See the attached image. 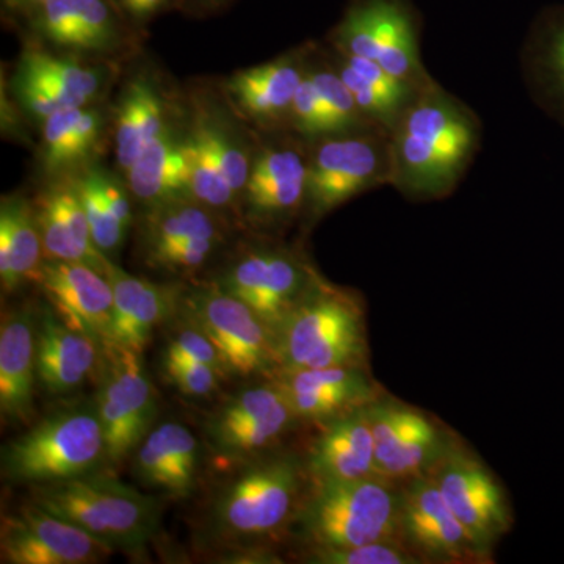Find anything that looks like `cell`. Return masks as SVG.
Listing matches in <instances>:
<instances>
[{
  "label": "cell",
  "instance_id": "cell-1",
  "mask_svg": "<svg viewBox=\"0 0 564 564\" xmlns=\"http://www.w3.org/2000/svg\"><path fill=\"white\" fill-rule=\"evenodd\" d=\"M481 140L484 124L473 107L434 80L389 132L391 187L413 203L448 198L474 165Z\"/></svg>",
  "mask_w": 564,
  "mask_h": 564
},
{
  "label": "cell",
  "instance_id": "cell-2",
  "mask_svg": "<svg viewBox=\"0 0 564 564\" xmlns=\"http://www.w3.org/2000/svg\"><path fill=\"white\" fill-rule=\"evenodd\" d=\"M32 502L79 525L113 551H140L155 536L161 522L158 500L96 470L36 485Z\"/></svg>",
  "mask_w": 564,
  "mask_h": 564
},
{
  "label": "cell",
  "instance_id": "cell-3",
  "mask_svg": "<svg viewBox=\"0 0 564 564\" xmlns=\"http://www.w3.org/2000/svg\"><path fill=\"white\" fill-rule=\"evenodd\" d=\"M281 370L359 367L366 358L358 296L318 280L274 332Z\"/></svg>",
  "mask_w": 564,
  "mask_h": 564
},
{
  "label": "cell",
  "instance_id": "cell-4",
  "mask_svg": "<svg viewBox=\"0 0 564 564\" xmlns=\"http://www.w3.org/2000/svg\"><path fill=\"white\" fill-rule=\"evenodd\" d=\"M384 478L314 484L304 503L303 533L314 547L397 543L402 536L400 496Z\"/></svg>",
  "mask_w": 564,
  "mask_h": 564
},
{
  "label": "cell",
  "instance_id": "cell-5",
  "mask_svg": "<svg viewBox=\"0 0 564 564\" xmlns=\"http://www.w3.org/2000/svg\"><path fill=\"white\" fill-rule=\"evenodd\" d=\"M104 459L106 441L96 406L52 414L2 448L3 475L33 486L95 473Z\"/></svg>",
  "mask_w": 564,
  "mask_h": 564
},
{
  "label": "cell",
  "instance_id": "cell-6",
  "mask_svg": "<svg viewBox=\"0 0 564 564\" xmlns=\"http://www.w3.org/2000/svg\"><path fill=\"white\" fill-rule=\"evenodd\" d=\"M302 484L303 467L295 456L248 464L215 497L210 511L215 538L245 543L270 536L291 518Z\"/></svg>",
  "mask_w": 564,
  "mask_h": 564
},
{
  "label": "cell",
  "instance_id": "cell-7",
  "mask_svg": "<svg viewBox=\"0 0 564 564\" xmlns=\"http://www.w3.org/2000/svg\"><path fill=\"white\" fill-rule=\"evenodd\" d=\"M329 46L372 61L415 87L436 80L422 61V17L413 0H352Z\"/></svg>",
  "mask_w": 564,
  "mask_h": 564
},
{
  "label": "cell",
  "instance_id": "cell-8",
  "mask_svg": "<svg viewBox=\"0 0 564 564\" xmlns=\"http://www.w3.org/2000/svg\"><path fill=\"white\" fill-rule=\"evenodd\" d=\"M391 185L389 133L364 131L311 141L303 215L317 221L356 196Z\"/></svg>",
  "mask_w": 564,
  "mask_h": 564
},
{
  "label": "cell",
  "instance_id": "cell-9",
  "mask_svg": "<svg viewBox=\"0 0 564 564\" xmlns=\"http://www.w3.org/2000/svg\"><path fill=\"white\" fill-rule=\"evenodd\" d=\"M101 388L98 392L107 459L120 463L137 451L154 422L155 391L144 370L143 352L117 343L102 345Z\"/></svg>",
  "mask_w": 564,
  "mask_h": 564
},
{
  "label": "cell",
  "instance_id": "cell-10",
  "mask_svg": "<svg viewBox=\"0 0 564 564\" xmlns=\"http://www.w3.org/2000/svg\"><path fill=\"white\" fill-rule=\"evenodd\" d=\"M185 307L191 323L217 347L228 373L251 377L278 366L273 329L220 285L193 291Z\"/></svg>",
  "mask_w": 564,
  "mask_h": 564
},
{
  "label": "cell",
  "instance_id": "cell-11",
  "mask_svg": "<svg viewBox=\"0 0 564 564\" xmlns=\"http://www.w3.org/2000/svg\"><path fill=\"white\" fill-rule=\"evenodd\" d=\"M321 278L300 252L262 248L237 259L218 285L248 304L274 333Z\"/></svg>",
  "mask_w": 564,
  "mask_h": 564
},
{
  "label": "cell",
  "instance_id": "cell-12",
  "mask_svg": "<svg viewBox=\"0 0 564 564\" xmlns=\"http://www.w3.org/2000/svg\"><path fill=\"white\" fill-rule=\"evenodd\" d=\"M0 551L2 563L9 564H91L115 552L79 525L35 502L3 516Z\"/></svg>",
  "mask_w": 564,
  "mask_h": 564
},
{
  "label": "cell",
  "instance_id": "cell-13",
  "mask_svg": "<svg viewBox=\"0 0 564 564\" xmlns=\"http://www.w3.org/2000/svg\"><path fill=\"white\" fill-rule=\"evenodd\" d=\"M375 444V467L384 480L421 477L447 455L443 433L421 411L400 403L367 404Z\"/></svg>",
  "mask_w": 564,
  "mask_h": 564
},
{
  "label": "cell",
  "instance_id": "cell-14",
  "mask_svg": "<svg viewBox=\"0 0 564 564\" xmlns=\"http://www.w3.org/2000/svg\"><path fill=\"white\" fill-rule=\"evenodd\" d=\"M310 143L288 132L252 161L243 191L248 215L263 225H284L303 214Z\"/></svg>",
  "mask_w": 564,
  "mask_h": 564
},
{
  "label": "cell",
  "instance_id": "cell-15",
  "mask_svg": "<svg viewBox=\"0 0 564 564\" xmlns=\"http://www.w3.org/2000/svg\"><path fill=\"white\" fill-rule=\"evenodd\" d=\"M434 480L456 519L485 555L511 524L510 508L500 486L484 464L458 452L444 456Z\"/></svg>",
  "mask_w": 564,
  "mask_h": 564
},
{
  "label": "cell",
  "instance_id": "cell-16",
  "mask_svg": "<svg viewBox=\"0 0 564 564\" xmlns=\"http://www.w3.org/2000/svg\"><path fill=\"white\" fill-rule=\"evenodd\" d=\"M315 44L296 47L263 65L239 70L226 82V91L248 120L270 132H289L296 91L310 69Z\"/></svg>",
  "mask_w": 564,
  "mask_h": 564
},
{
  "label": "cell",
  "instance_id": "cell-17",
  "mask_svg": "<svg viewBox=\"0 0 564 564\" xmlns=\"http://www.w3.org/2000/svg\"><path fill=\"white\" fill-rule=\"evenodd\" d=\"M39 284L52 310L70 328L109 343L113 326V289L106 274L87 263L44 259Z\"/></svg>",
  "mask_w": 564,
  "mask_h": 564
},
{
  "label": "cell",
  "instance_id": "cell-18",
  "mask_svg": "<svg viewBox=\"0 0 564 564\" xmlns=\"http://www.w3.org/2000/svg\"><path fill=\"white\" fill-rule=\"evenodd\" d=\"M402 536L414 551L444 562L484 558L445 502L434 477H415L400 496Z\"/></svg>",
  "mask_w": 564,
  "mask_h": 564
},
{
  "label": "cell",
  "instance_id": "cell-19",
  "mask_svg": "<svg viewBox=\"0 0 564 564\" xmlns=\"http://www.w3.org/2000/svg\"><path fill=\"white\" fill-rule=\"evenodd\" d=\"M44 259L79 262L106 274L109 258L93 242L76 181H58L33 202Z\"/></svg>",
  "mask_w": 564,
  "mask_h": 564
},
{
  "label": "cell",
  "instance_id": "cell-20",
  "mask_svg": "<svg viewBox=\"0 0 564 564\" xmlns=\"http://www.w3.org/2000/svg\"><path fill=\"white\" fill-rule=\"evenodd\" d=\"M106 276L113 289L111 343L143 352L154 329L177 307L180 291L172 285L133 276L117 263L107 262Z\"/></svg>",
  "mask_w": 564,
  "mask_h": 564
},
{
  "label": "cell",
  "instance_id": "cell-21",
  "mask_svg": "<svg viewBox=\"0 0 564 564\" xmlns=\"http://www.w3.org/2000/svg\"><path fill=\"white\" fill-rule=\"evenodd\" d=\"M102 344L43 311L36 333V377L51 393L74 391L101 366Z\"/></svg>",
  "mask_w": 564,
  "mask_h": 564
},
{
  "label": "cell",
  "instance_id": "cell-22",
  "mask_svg": "<svg viewBox=\"0 0 564 564\" xmlns=\"http://www.w3.org/2000/svg\"><path fill=\"white\" fill-rule=\"evenodd\" d=\"M307 473L314 484L358 480L377 475L367 404L332 419L311 448Z\"/></svg>",
  "mask_w": 564,
  "mask_h": 564
},
{
  "label": "cell",
  "instance_id": "cell-23",
  "mask_svg": "<svg viewBox=\"0 0 564 564\" xmlns=\"http://www.w3.org/2000/svg\"><path fill=\"white\" fill-rule=\"evenodd\" d=\"M35 318L31 310L3 315L0 328V411L10 421H28L33 413L36 377Z\"/></svg>",
  "mask_w": 564,
  "mask_h": 564
},
{
  "label": "cell",
  "instance_id": "cell-24",
  "mask_svg": "<svg viewBox=\"0 0 564 564\" xmlns=\"http://www.w3.org/2000/svg\"><path fill=\"white\" fill-rule=\"evenodd\" d=\"M521 69L534 101L564 118V7L534 22L522 46Z\"/></svg>",
  "mask_w": 564,
  "mask_h": 564
},
{
  "label": "cell",
  "instance_id": "cell-25",
  "mask_svg": "<svg viewBox=\"0 0 564 564\" xmlns=\"http://www.w3.org/2000/svg\"><path fill=\"white\" fill-rule=\"evenodd\" d=\"M39 223L33 203L22 196H6L0 206V282L3 293L35 282L44 262Z\"/></svg>",
  "mask_w": 564,
  "mask_h": 564
},
{
  "label": "cell",
  "instance_id": "cell-26",
  "mask_svg": "<svg viewBox=\"0 0 564 564\" xmlns=\"http://www.w3.org/2000/svg\"><path fill=\"white\" fill-rule=\"evenodd\" d=\"M158 88L147 77L131 82L115 118V155L128 172L141 152L170 128Z\"/></svg>",
  "mask_w": 564,
  "mask_h": 564
},
{
  "label": "cell",
  "instance_id": "cell-27",
  "mask_svg": "<svg viewBox=\"0 0 564 564\" xmlns=\"http://www.w3.org/2000/svg\"><path fill=\"white\" fill-rule=\"evenodd\" d=\"M126 174L129 191L150 207L181 196H192L182 143L174 139L172 128L152 141Z\"/></svg>",
  "mask_w": 564,
  "mask_h": 564
},
{
  "label": "cell",
  "instance_id": "cell-28",
  "mask_svg": "<svg viewBox=\"0 0 564 564\" xmlns=\"http://www.w3.org/2000/svg\"><path fill=\"white\" fill-rule=\"evenodd\" d=\"M202 237H223V232L215 210L192 196L154 204L143 223L147 258L172 245Z\"/></svg>",
  "mask_w": 564,
  "mask_h": 564
},
{
  "label": "cell",
  "instance_id": "cell-29",
  "mask_svg": "<svg viewBox=\"0 0 564 564\" xmlns=\"http://www.w3.org/2000/svg\"><path fill=\"white\" fill-rule=\"evenodd\" d=\"M18 73L46 85L63 109L88 107L101 93L104 84L101 70L39 50H29L22 54Z\"/></svg>",
  "mask_w": 564,
  "mask_h": 564
},
{
  "label": "cell",
  "instance_id": "cell-30",
  "mask_svg": "<svg viewBox=\"0 0 564 564\" xmlns=\"http://www.w3.org/2000/svg\"><path fill=\"white\" fill-rule=\"evenodd\" d=\"M187 163L188 192L196 202L214 210L231 209L237 193L221 172L202 129L195 124L191 135L182 141Z\"/></svg>",
  "mask_w": 564,
  "mask_h": 564
},
{
  "label": "cell",
  "instance_id": "cell-31",
  "mask_svg": "<svg viewBox=\"0 0 564 564\" xmlns=\"http://www.w3.org/2000/svg\"><path fill=\"white\" fill-rule=\"evenodd\" d=\"M296 419L299 417L293 413L288 399H284L261 421L217 437L212 441V445L218 454L229 458H245L248 455L259 454L263 448L276 443Z\"/></svg>",
  "mask_w": 564,
  "mask_h": 564
},
{
  "label": "cell",
  "instance_id": "cell-32",
  "mask_svg": "<svg viewBox=\"0 0 564 564\" xmlns=\"http://www.w3.org/2000/svg\"><path fill=\"white\" fill-rule=\"evenodd\" d=\"M284 399V392L274 381L270 384L243 389L212 417L209 423L210 440H217V437L225 436V434L261 421L267 414L272 413L274 408Z\"/></svg>",
  "mask_w": 564,
  "mask_h": 564
},
{
  "label": "cell",
  "instance_id": "cell-33",
  "mask_svg": "<svg viewBox=\"0 0 564 564\" xmlns=\"http://www.w3.org/2000/svg\"><path fill=\"white\" fill-rule=\"evenodd\" d=\"M118 43L120 25L107 0H73V50L109 51Z\"/></svg>",
  "mask_w": 564,
  "mask_h": 564
},
{
  "label": "cell",
  "instance_id": "cell-34",
  "mask_svg": "<svg viewBox=\"0 0 564 564\" xmlns=\"http://www.w3.org/2000/svg\"><path fill=\"white\" fill-rule=\"evenodd\" d=\"M76 184L84 203L85 214H87L88 225H90L93 242L106 256L117 251L124 242L129 229L115 217L109 204L104 199L96 170L85 173L76 180Z\"/></svg>",
  "mask_w": 564,
  "mask_h": 564
},
{
  "label": "cell",
  "instance_id": "cell-35",
  "mask_svg": "<svg viewBox=\"0 0 564 564\" xmlns=\"http://www.w3.org/2000/svg\"><path fill=\"white\" fill-rule=\"evenodd\" d=\"M151 433L172 466L180 497H187L195 488L199 469L198 441L187 426L176 422L162 423Z\"/></svg>",
  "mask_w": 564,
  "mask_h": 564
},
{
  "label": "cell",
  "instance_id": "cell-36",
  "mask_svg": "<svg viewBox=\"0 0 564 564\" xmlns=\"http://www.w3.org/2000/svg\"><path fill=\"white\" fill-rule=\"evenodd\" d=\"M196 126L206 137L207 143H209L210 150L234 192L237 193V196L243 195L252 165L248 151H245L240 141L232 135L229 129L223 128L218 121L203 118L196 122Z\"/></svg>",
  "mask_w": 564,
  "mask_h": 564
},
{
  "label": "cell",
  "instance_id": "cell-37",
  "mask_svg": "<svg viewBox=\"0 0 564 564\" xmlns=\"http://www.w3.org/2000/svg\"><path fill=\"white\" fill-rule=\"evenodd\" d=\"M82 110L65 109L51 115L43 121V159L44 169L50 173H58L76 163L74 159V135Z\"/></svg>",
  "mask_w": 564,
  "mask_h": 564
},
{
  "label": "cell",
  "instance_id": "cell-38",
  "mask_svg": "<svg viewBox=\"0 0 564 564\" xmlns=\"http://www.w3.org/2000/svg\"><path fill=\"white\" fill-rule=\"evenodd\" d=\"M311 563L321 564H414L421 562L400 543H375L352 547H314Z\"/></svg>",
  "mask_w": 564,
  "mask_h": 564
},
{
  "label": "cell",
  "instance_id": "cell-39",
  "mask_svg": "<svg viewBox=\"0 0 564 564\" xmlns=\"http://www.w3.org/2000/svg\"><path fill=\"white\" fill-rule=\"evenodd\" d=\"M165 359L206 364V366L218 370L221 375L228 373L217 347L193 323L177 329L176 334L170 339L169 345H166Z\"/></svg>",
  "mask_w": 564,
  "mask_h": 564
},
{
  "label": "cell",
  "instance_id": "cell-40",
  "mask_svg": "<svg viewBox=\"0 0 564 564\" xmlns=\"http://www.w3.org/2000/svg\"><path fill=\"white\" fill-rule=\"evenodd\" d=\"M221 240L223 237L185 240V242L172 245L165 250L154 252L147 259L155 269L169 270V272H191L209 261Z\"/></svg>",
  "mask_w": 564,
  "mask_h": 564
},
{
  "label": "cell",
  "instance_id": "cell-41",
  "mask_svg": "<svg viewBox=\"0 0 564 564\" xmlns=\"http://www.w3.org/2000/svg\"><path fill=\"white\" fill-rule=\"evenodd\" d=\"M166 377L184 395L207 397L217 389L223 375L206 364L165 359Z\"/></svg>",
  "mask_w": 564,
  "mask_h": 564
},
{
  "label": "cell",
  "instance_id": "cell-42",
  "mask_svg": "<svg viewBox=\"0 0 564 564\" xmlns=\"http://www.w3.org/2000/svg\"><path fill=\"white\" fill-rule=\"evenodd\" d=\"M14 91L22 107L40 120L44 121L51 115L65 110L46 85L25 74L17 73L14 76Z\"/></svg>",
  "mask_w": 564,
  "mask_h": 564
},
{
  "label": "cell",
  "instance_id": "cell-43",
  "mask_svg": "<svg viewBox=\"0 0 564 564\" xmlns=\"http://www.w3.org/2000/svg\"><path fill=\"white\" fill-rule=\"evenodd\" d=\"M102 117L98 110L84 107L74 135V159L76 163L84 161L101 140Z\"/></svg>",
  "mask_w": 564,
  "mask_h": 564
},
{
  "label": "cell",
  "instance_id": "cell-44",
  "mask_svg": "<svg viewBox=\"0 0 564 564\" xmlns=\"http://www.w3.org/2000/svg\"><path fill=\"white\" fill-rule=\"evenodd\" d=\"M96 174H98L99 187H101L104 199L109 204L110 210L124 225V228H131L132 210L128 193L109 174L101 172V170H96Z\"/></svg>",
  "mask_w": 564,
  "mask_h": 564
},
{
  "label": "cell",
  "instance_id": "cell-45",
  "mask_svg": "<svg viewBox=\"0 0 564 564\" xmlns=\"http://www.w3.org/2000/svg\"><path fill=\"white\" fill-rule=\"evenodd\" d=\"M117 2L131 20L143 22L165 9L170 0H117Z\"/></svg>",
  "mask_w": 564,
  "mask_h": 564
},
{
  "label": "cell",
  "instance_id": "cell-46",
  "mask_svg": "<svg viewBox=\"0 0 564 564\" xmlns=\"http://www.w3.org/2000/svg\"><path fill=\"white\" fill-rule=\"evenodd\" d=\"M46 2L47 0H6L7 6L11 9L32 11V13Z\"/></svg>",
  "mask_w": 564,
  "mask_h": 564
}]
</instances>
